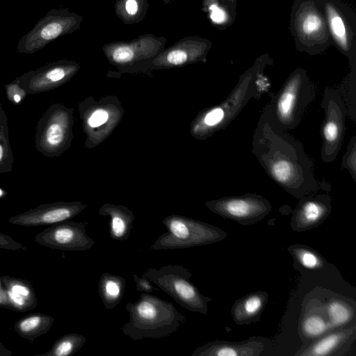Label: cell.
Here are the masks:
<instances>
[{"mask_svg":"<svg viewBox=\"0 0 356 356\" xmlns=\"http://www.w3.org/2000/svg\"><path fill=\"white\" fill-rule=\"evenodd\" d=\"M251 152L268 176L297 200L330 190L328 184L316 179L313 162L302 143L275 127L264 109L253 134Z\"/></svg>","mask_w":356,"mask_h":356,"instance_id":"6da1fadb","label":"cell"},{"mask_svg":"<svg viewBox=\"0 0 356 356\" xmlns=\"http://www.w3.org/2000/svg\"><path fill=\"white\" fill-rule=\"evenodd\" d=\"M273 63L268 53L259 56L240 76L237 84L222 102L204 108L197 115L191 124V135L198 140L209 138L234 120L251 98L259 99L261 95L257 90V76Z\"/></svg>","mask_w":356,"mask_h":356,"instance_id":"7a4b0ae2","label":"cell"},{"mask_svg":"<svg viewBox=\"0 0 356 356\" xmlns=\"http://www.w3.org/2000/svg\"><path fill=\"white\" fill-rule=\"evenodd\" d=\"M125 308L129 321L121 330L132 340L168 337L186 321L172 303L148 293H142L135 302H128Z\"/></svg>","mask_w":356,"mask_h":356,"instance_id":"3957f363","label":"cell"},{"mask_svg":"<svg viewBox=\"0 0 356 356\" xmlns=\"http://www.w3.org/2000/svg\"><path fill=\"white\" fill-rule=\"evenodd\" d=\"M314 97V88L306 70L298 67L264 109L275 127L286 131L298 127L304 111Z\"/></svg>","mask_w":356,"mask_h":356,"instance_id":"277c9868","label":"cell"},{"mask_svg":"<svg viewBox=\"0 0 356 356\" xmlns=\"http://www.w3.org/2000/svg\"><path fill=\"white\" fill-rule=\"evenodd\" d=\"M289 29L298 51L315 56L333 45L316 0H293Z\"/></svg>","mask_w":356,"mask_h":356,"instance_id":"5b68a950","label":"cell"},{"mask_svg":"<svg viewBox=\"0 0 356 356\" xmlns=\"http://www.w3.org/2000/svg\"><path fill=\"white\" fill-rule=\"evenodd\" d=\"M167 232L159 236L149 250H175L201 246L222 241L227 233L220 227L178 214L166 216Z\"/></svg>","mask_w":356,"mask_h":356,"instance_id":"8992f818","label":"cell"},{"mask_svg":"<svg viewBox=\"0 0 356 356\" xmlns=\"http://www.w3.org/2000/svg\"><path fill=\"white\" fill-rule=\"evenodd\" d=\"M74 124L73 108L63 103L51 104L36 124L34 145L37 151L49 158L60 156L71 147Z\"/></svg>","mask_w":356,"mask_h":356,"instance_id":"52a82bcc","label":"cell"},{"mask_svg":"<svg viewBox=\"0 0 356 356\" xmlns=\"http://www.w3.org/2000/svg\"><path fill=\"white\" fill-rule=\"evenodd\" d=\"M142 277L148 279L190 312L207 314L208 303L212 299L200 293L190 280L192 273L179 265H165L159 268H149Z\"/></svg>","mask_w":356,"mask_h":356,"instance_id":"ba28073f","label":"cell"},{"mask_svg":"<svg viewBox=\"0 0 356 356\" xmlns=\"http://www.w3.org/2000/svg\"><path fill=\"white\" fill-rule=\"evenodd\" d=\"M83 132L85 147L91 149L104 142L120 122L124 108L117 97L107 95L98 101L89 96L78 104Z\"/></svg>","mask_w":356,"mask_h":356,"instance_id":"9c48e42d","label":"cell"},{"mask_svg":"<svg viewBox=\"0 0 356 356\" xmlns=\"http://www.w3.org/2000/svg\"><path fill=\"white\" fill-rule=\"evenodd\" d=\"M333 45L350 63H356V12L345 0H316Z\"/></svg>","mask_w":356,"mask_h":356,"instance_id":"30bf717a","label":"cell"},{"mask_svg":"<svg viewBox=\"0 0 356 356\" xmlns=\"http://www.w3.org/2000/svg\"><path fill=\"white\" fill-rule=\"evenodd\" d=\"M321 106L325 113L321 156L324 163H329L336 160L343 142L347 108L341 92L328 87L324 90Z\"/></svg>","mask_w":356,"mask_h":356,"instance_id":"8fae6325","label":"cell"},{"mask_svg":"<svg viewBox=\"0 0 356 356\" xmlns=\"http://www.w3.org/2000/svg\"><path fill=\"white\" fill-rule=\"evenodd\" d=\"M205 206L213 213L242 225L258 222L272 210L270 202L256 193L223 197L207 201Z\"/></svg>","mask_w":356,"mask_h":356,"instance_id":"7c38bea8","label":"cell"},{"mask_svg":"<svg viewBox=\"0 0 356 356\" xmlns=\"http://www.w3.org/2000/svg\"><path fill=\"white\" fill-rule=\"evenodd\" d=\"M75 24V17L66 10L52 9L20 38L16 52L33 54L72 31Z\"/></svg>","mask_w":356,"mask_h":356,"instance_id":"4fadbf2b","label":"cell"},{"mask_svg":"<svg viewBox=\"0 0 356 356\" xmlns=\"http://www.w3.org/2000/svg\"><path fill=\"white\" fill-rule=\"evenodd\" d=\"M88 222L70 220L58 222L35 235L34 241L52 249L65 251H84L90 249L95 241L86 233Z\"/></svg>","mask_w":356,"mask_h":356,"instance_id":"5bb4252c","label":"cell"},{"mask_svg":"<svg viewBox=\"0 0 356 356\" xmlns=\"http://www.w3.org/2000/svg\"><path fill=\"white\" fill-rule=\"evenodd\" d=\"M79 68V65L71 60L51 62L18 76L19 85L28 95L48 92L69 81Z\"/></svg>","mask_w":356,"mask_h":356,"instance_id":"9a60e30c","label":"cell"},{"mask_svg":"<svg viewBox=\"0 0 356 356\" xmlns=\"http://www.w3.org/2000/svg\"><path fill=\"white\" fill-rule=\"evenodd\" d=\"M87 207L79 202H56L41 204L23 213L10 217V223L24 227L54 225L70 220Z\"/></svg>","mask_w":356,"mask_h":356,"instance_id":"2e32d148","label":"cell"},{"mask_svg":"<svg viewBox=\"0 0 356 356\" xmlns=\"http://www.w3.org/2000/svg\"><path fill=\"white\" fill-rule=\"evenodd\" d=\"M310 193L300 197L292 212L290 227L301 232L321 225L332 212L331 198L325 193Z\"/></svg>","mask_w":356,"mask_h":356,"instance_id":"e0dca14e","label":"cell"},{"mask_svg":"<svg viewBox=\"0 0 356 356\" xmlns=\"http://www.w3.org/2000/svg\"><path fill=\"white\" fill-rule=\"evenodd\" d=\"M37 305L36 293L29 281L10 275L0 277V307L25 312Z\"/></svg>","mask_w":356,"mask_h":356,"instance_id":"ac0fdd59","label":"cell"},{"mask_svg":"<svg viewBox=\"0 0 356 356\" xmlns=\"http://www.w3.org/2000/svg\"><path fill=\"white\" fill-rule=\"evenodd\" d=\"M270 344L269 339L259 336L242 341L216 340L196 348L192 356H260Z\"/></svg>","mask_w":356,"mask_h":356,"instance_id":"d6986e66","label":"cell"},{"mask_svg":"<svg viewBox=\"0 0 356 356\" xmlns=\"http://www.w3.org/2000/svg\"><path fill=\"white\" fill-rule=\"evenodd\" d=\"M356 325L336 328L309 343L296 356H330L343 355L355 341Z\"/></svg>","mask_w":356,"mask_h":356,"instance_id":"ffe728a7","label":"cell"},{"mask_svg":"<svg viewBox=\"0 0 356 356\" xmlns=\"http://www.w3.org/2000/svg\"><path fill=\"white\" fill-rule=\"evenodd\" d=\"M332 330L325 304L310 301L300 318L298 330L301 339L305 343H310Z\"/></svg>","mask_w":356,"mask_h":356,"instance_id":"44dd1931","label":"cell"},{"mask_svg":"<svg viewBox=\"0 0 356 356\" xmlns=\"http://www.w3.org/2000/svg\"><path fill=\"white\" fill-rule=\"evenodd\" d=\"M268 301V293L263 291L248 293L236 300L231 309L234 321L237 325L259 322Z\"/></svg>","mask_w":356,"mask_h":356,"instance_id":"7402d4cb","label":"cell"},{"mask_svg":"<svg viewBox=\"0 0 356 356\" xmlns=\"http://www.w3.org/2000/svg\"><path fill=\"white\" fill-rule=\"evenodd\" d=\"M99 214L110 217V236L112 239L125 241L129 238L135 219L131 210L124 205L104 203L100 207Z\"/></svg>","mask_w":356,"mask_h":356,"instance_id":"603a6c76","label":"cell"},{"mask_svg":"<svg viewBox=\"0 0 356 356\" xmlns=\"http://www.w3.org/2000/svg\"><path fill=\"white\" fill-rule=\"evenodd\" d=\"M54 318L42 313L27 314L14 325L15 331L22 337L33 341L40 336L47 333L51 328Z\"/></svg>","mask_w":356,"mask_h":356,"instance_id":"cb8c5ba5","label":"cell"},{"mask_svg":"<svg viewBox=\"0 0 356 356\" xmlns=\"http://www.w3.org/2000/svg\"><path fill=\"white\" fill-rule=\"evenodd\" d=\"M126 280L120 275L104 273L99 280L97 291L106 309L115 307L125 291Z\"/></svg>","mask_w":356,"mask_h":356,"instance_id":"d4e9b609","label":"cell"},{"mask_svg":"<svg viewBox=\"0 0 356 356\" xmlns=\"http://www.w3.org/2000/svg\"><path fill=\"white\" fill-rule=\"evenodd\" d=\"M325 308L334 329L348 327L355 321V306L344 298L331 297L325 304Z\"/></svg>","mask_w":356,"mask_h":356,"instance_id":"484cf974","label":"cell"},{"mask_svg":"<svg viewBox=\"0 0 356 356\" xmlns=\"http://www.w3.org/2000/svg\"><path fill=\"white\" fill-rule=\"evenodd\" d=\"M287 250L294 261L305 269L318 270L327 264L326 260L318 252L306 245L293 244Z\"/></svg>","mask_w":356,"mask_h":356,"instance_id":"4316f807","label":"cell"},{"mask_svg":"<svg viewBox=\"0 0 356 356\" xmlns=\"http://www.w3.org/2000/svg\"><path fill=\"white\" fill-rule=\"evenodd\" d=\"M13 154L9 139L8 117L0 102V174L13 170Z\"/></svg>","mask_w":356,"mask_h":356,"instance_id":"83f0119b","label":"cell"},{"mask_svg":"<svg viewBox=\"0 0 356 356\" xmlns=\"http://www.w3.org/2000/svg\"><path fill=\"white\" fill-rule=\"evenodd\" d=\"M86 340V337L78 333L65 334L57 339L48 351L35 356L72 355L83 347Z\"/></svg>","mask_w":356,"mask_h":356,"instance_id":"f1b7e54d","label":"cell"},{"mask_svg":"<svg viewBox=\"0 0 356 356\" xmlns=\"http://www.w3.org/2000/svg\"><path fill=\"white\" fill-rule=\"evenodd\" d=\"M206 6L211 22L218 29H226L234 24L236 13L220 0H207Z\"/></svg>","mask_w":356,"mask_h":356,"instance_id":"f546056e","label":"cell"},{"mask_svg":"<svg viewBox=\"0 0 356 356\" xmlns=\"http://www.w3.org/2000/svg\"><path fill=\"white\" fill-rule=\"evenodd\" d=\"M341 168L346 169L356 181V136H353L343 156Z\"/></svg>","mask_w":356,"mask_h":356,"instance_id":"4dcf8cb0","label":"cell"},{"mask_svg":"<svg viewBox=\"0 0 356 356\" xmlns=\"http://www.w3.org/2000/svg\"><path fill=\"white\" fill-rule=\"evenodd\" d=\"M4 88L7 99L14 105H20L28 95L19 85L18 76L13 81L6 84Z\"/></svg>","mask_w":356,"mask_h":356,"instance_id":"1f68e13d","label":"cell"},{"mask_svg":"<svg viewBox=\"0 0 356 356\" xmlns=\"http://www.w3.org/2000/svg\"><path fill=\"white\" fill-rule=\"evenodd\" d=\"M135 58L133 49L129 46H120L114 49L111 58L118 64H125L133 60Z\"/></svg>","mask_w":356,"mask_h":356,"instance_id":"d6a6232c","label":"cell"},{"mask_svg":"<svg viewBox=\"0 0 356 356\" xmlns=\"http://www.w3.org/2000/svg\"><path fill=\"white\" fill-rule=\"evenodd\" d=\"M196 60L188 51L176 49L170 51L166 56L165 63L168 65L177 66L186 63L189 59Z\"/></svg>","mask_w":356,"mask_h":356,"instance_id":"836d02e7","label":"cell"},{"mask_svg":"<svg viewBox=\"0 0 356 356\" xmlns=\"http://www.w3.org/2000/svg\"><path fill=\"white\" fill-rule=\"evenodd\" d=\"M0 248L8 250H26L27 248L10 236L0 232Z\"/></svg>","mask_w":356,"mask_h":356,"instance_id":"e575fe53","label":"cell"},{"mask_svg":"<svg viewBox=\"0 0 356 356\" xmlns=\"http://www.w3.org/2000/svg\"><path fill=\"white\" fill-rule=\"evenodd\" d=\"M133 278L136 282V290L138 291L149 293L153 292V291L158 290L151 284L148 279L144 277H139L138 275L134 274Z\"/></svg>","mask_w":356,"mask_h":356,"instance_id":"d590c367","label":"cell"},{"mask_svg":"<svg viewBox=\"0 0 356 356\" xmlns=\"http://www.w3.org/2000/svg\"><path fill=\"white\" fill-rule=\"evenodd\" d=\"M125 8L129 14L134 15L138 10V4L135 0H127Z\"/></svg>","mask_w":356,"mask_h":356,"instance_id":"8d00e7d4","label":"cell"},{"mask_svg":"<svg viewBox=\"0 0 356 356\" xmlns=\"http://www.w3.org/2000/svg\"><path fill=\"white\" fill-rule=\"evenodd\" d=\"M234 13H236V0H220Z\"/></svg>","mask_w":356,"mask_h":356,"instance_id":"74e56055","label":"cell"},{"mask_svg":"<svg viewBox=\"0 0 356 356\" xmlns=\"http://www.w3.org/2000/svg\"><path fill=\"white\" fill-rule=\"evenodd\" d=\"M13 352L0 343V356H11Z\"/></svg>","mask_w":356,"mask_h":356,"instance_id":"f35d334b","label":"cell"},{"mask_svg":"<svg viewBox=\"0 0 356 356\" xmlns=\"http://www.w3.org/2000/svg\"><path fill=\"white\" fill-rule=\"evenodd\" d=\"M8 195V192L3 188L0 187V199L5 197Z\"/></svg>","mask_w":356,"mask_h":356,"instance_id":"ab89813d","label":"cell"}]
</instances>
